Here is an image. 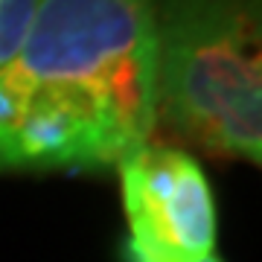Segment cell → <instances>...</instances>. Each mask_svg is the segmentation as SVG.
<instances>
[{
    "instance_id": "cell-3",
    "label": "cell",
    "mask_w": 262,
    "mask_h": 262,
    "mask_svg": "<svg viewBox=\"0 0 262 262\" xmlns=\"http://www.w3.org/2000/svg\"><path fill=\"white\" fill-rule=\"evenodd\" d=\"M128 219L125 262H201L213 256L215 204L204 169L172 146H140L117 163Z\"/></svg>"
},
{
    "instance_id": "cell-1",
    "label": "cell",
    "mask_w": 262,
    "mask_h": 262,
    "mask_svg": "<svg viewBox=\"0 0 262 262\" xmlns=\"http://www.w3.org/2000/svg\"><path fill=\"white\" fill-rule=\"evenodd\" d=\"M155 125L149 0H41L0 64V172L117 166Z\"/></svg>"
},
{
    "instance_id": "cell-2",
    "label": "cell",
    "mask_w": 262,
    "mask_h": 262,
    "mask_svg": "<svg viewBox=\"0 0 262 262\" xmlns=\"http://www.w3.org/2000/svg\"><path fill=\"white\" fill-rule=\"evenodd\" d=\"M158 122L213 158L262 160L259 0H149Z\"/></svg>"
},
{
    "instance_id": "cell-4",
    "label": "cell",
    "mask_w": 262,
    "mask_h": 262,
    "mask_svg": "<svg viewBox=\"0 0 262 262\" xmlns=\"http://www.w3.org/2000/svg\"><path fill=\"white\" fill-rule=\"evenodd\" d=\"M41 0H0V64H6L24 44Z\"/></svg>"
},
{
    "instance_id": "cell-5",
    "label": "cell",
    "mask_w": 262,
    "mask_h": 262,
    "mask_svg": "<svg viewBox=\"0 0 262 262\" xmlns=\"http://www.w3.org/2000/svg\"><path fill=\"white\" fill-rule=\"evenodd\" d=\"M201 262H222V259H219V256L213 253V256H207V259H201Z\"/></svg>"
}]
</instances>
